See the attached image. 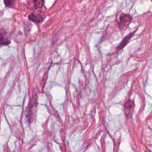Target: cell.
I'll use <instances>...</instances> for the list:
<instances>
[{
  "label": "cell",
  "mask_w": 152,
  "mask_h": 152,
  "mask_svg": "<svg viewBox=\"0 0 152 152\" xmlns=\"http://www.w3.org/2000/svg\"><path fill=\"white\" fill-rule=\"evenodd\" d=\"M10 43V40L7 36L6 32L2 28H0V45H7Z\"/></svg>",
  "instance_id": "cell-3"
},
{
  "label": "cell",
  "mask_w": 152,
  "mask_h": 152,
  "mask_svg": "<svg viewBox=\"0 0 152 152\" xmlns=\"http://www.w3.org/2000/svg\"><path fill=\"white\" fill-rule=\"evenodd\" d=\"M44 4V0H29L28 5L30 8L38 9L41 8Z\"/></svg>",
  "instance_id": "cell-2"
},
{
  "label": "cell",
  "mask_w": 152,
  "mask_h": 152,
  "mask_svg": "<svg viewBox=\"0 0 152 152\" xmlns=\"http://www.w3.org/2000/svg\"><path fill=\"white\" fill-rule=\"evenodd\" d=\"M28 18L30 20H31L34 23H40V22L42 21V20H43V18L42 17V16L40 15L36 14L34 13L31 14L28 16Z\"/></svg>",
  "instance_id": "cell-5"
},
{
  "label": "cell",
  "mask_w": 152,
  "mask_h": 152,
  "mask_svg": "<svg viewBox=\"0 0 152 152\" xmlns=\"http://www.w3.org/2000/svg\"><path fill=\"white\" fill-rule=\"evenodd\" d=\"M134 106H135V104L134 101L132 100H129L125 103L124 107L127 110H131L134 107Z\"/></svg>",
  "instance_id": "cell-7"
},
{
  "label": "cell",
  "mask_w": 152,
  "mask_h": 152,
  "mask_svg": "<svg viewBox=\"0 0 152 152\" xmlns=\"http://www.w3.org/2000/svg\"><path fill=\"white\" fill-rule=\"evenodd\" d=\"M15 0H4V4L7 7H12L14 5Z\"/></svg>",
  "instance_id": "cell-8"
},
{
  "label": "cell",
  "mask_w": 152,
  "mask_h": 152,
  "mask_svg": "<svg viewBox=\"0 0 152 152\" xmlns=\"http://www.w3.org/2000/svg\"><path fill=\"white\" fill-rule=\"evenodd\" d=\"M134 35V32L131 33L129 34H128V36H126V37H125L124 38V39L122 40V41L121 42V43L117 46L116 48V50H121L122 48H124L128 43L129 40H130V39L131 38V37Z\"/></svg>",
  "instance_id": "cell-4"
},
{
  "label": "cell",
  "mask_w": 152,
  "mask_h": 152,
  "mask_svg": "<svg viewBox=\"0 0 152 152\" xmlns=\"http://www.w3.org/2000/svg\"><path fill=\"white\" fill-rule=\"evenodd\" d=\"M132 20V17L128 14H122L119 17V22L122 24H125L127 22H129Z\"/></svg>",
  "instance_id": "cell-6"
},
{
  "label": "cell",
  "mask_w": 152,
  "mask_h": 152,
  "mask_svg": "<svg viewBox=\"0 0 152 152\" xmlns=\"http://www.w3.org/2000/svg\"><path fill=\"white\" fill-rule=\"evenodd\" d=\"M37 106V97L33 96L30 100V102L26 109V118L28 121L30 123L33 121L34 114Z\"/></svg>",
  "instance_id": "cell-1"
}]
</instances>
